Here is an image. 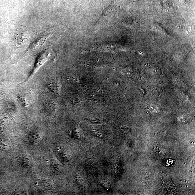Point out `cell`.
<instances>
[{"instance_id": "cell-3", "label": "cell", "mask_w": 195, "mask_h": 195, "mask_svg": "<svg viewBox=\"0 0 195 195\" xmlns=\"http://www.w3.org/2000/svg\"><path fill=\"white\" fill-rule=\"evenodd\" d=\"M21 103H22V105L24 107L27 106H28L27 102H26L25 99H24L22 97H20L19 98Z\"/></svg>"}, {"instance_id": "cell-1", "label": "cell", "mask_w": 195, "mask_h": 195, "mask_svg": "<svg viewBox=\"0 0 195 195\" xmlns=\"http://www.w3.org/2000/svg\"><path fill=\"white\" fill-rule=\"evenodd\" d=\"M36 183L37 185H39V186L43 188L47 189H50L52 186L51 181L48 179L39 180Z\"/></svg>"}, {"instance_id": "cell-2", "label": "cell", "mask_w": 195, "mask_h": 195, "mask_svg": "<svg viewBox=\"0 0 195 195\" xmlns=\"http://www.w3.org/2000/svg\"><path fill=\"white\" fill-rule=\"evenodd\" d=\"M46 54L45 55H43L42 56L40 57L39 58V59L38 60L37 62L36 65V67L35 68V69H34V72H35L36 71H37V70L39 69L42 64L43 62H44L46 60Z\"/></svg>"}, {"instance_id": "cell-4", "label": "cell", "mask_w": 195, "mask_h": 195, "mask_svg": "<svg viewBox=\"0 0 195 195\" xmlns=\"http://www.w3.org/2000/svg\"><path fill=\"white\" fill-rule=\"evenodd\" d=\"M2 190L1 188H0V194H1L2 193Z\"/></svg>"}]
</instances>
